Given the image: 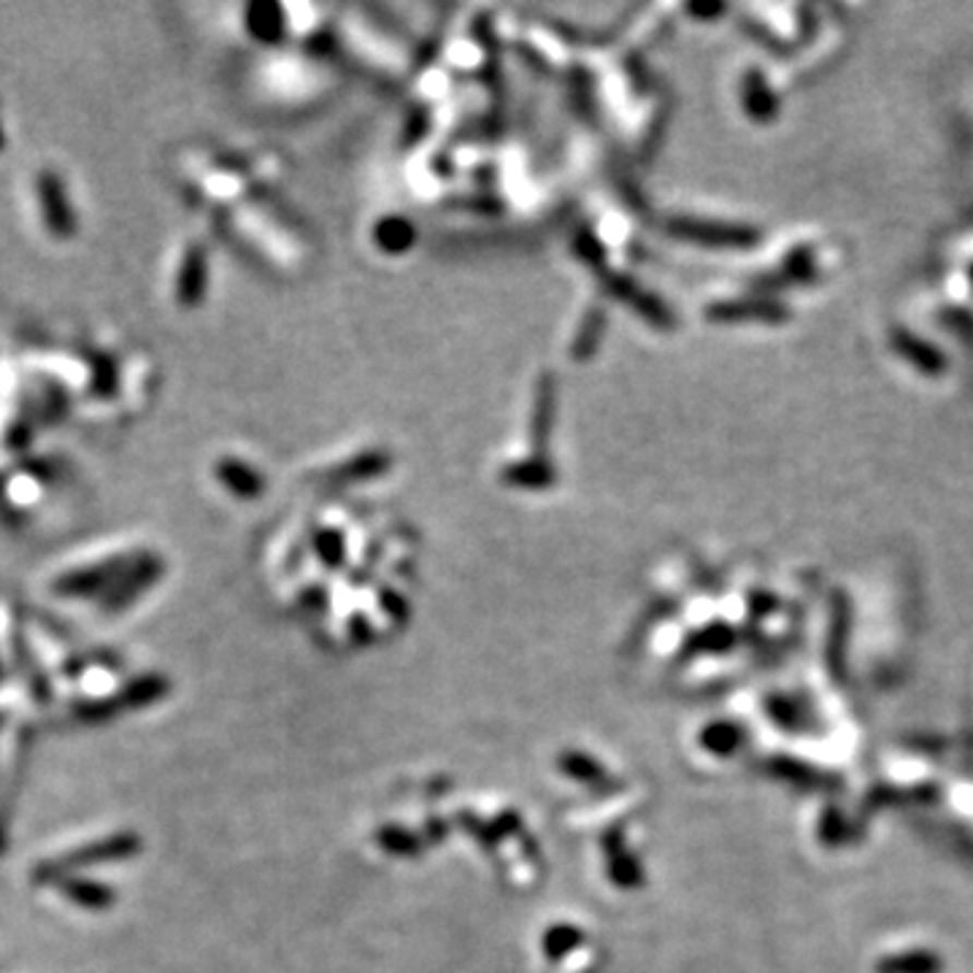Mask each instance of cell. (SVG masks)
<instances>
[{"label":"cell","instance_id":"cell-1","mask_svg":"<svg viewBox=\"0 0 973 973\" xmlns=\"http://www.w3.org/2000/svg\"><path fill=\"white\" fill-rule=\"evenodd\" d=\"M33 201H36L38 219H41L44 230L49 233V239L55 241H71L79 233V214L76 206L71 201V190L68 182L62 179L58 168L44 166L38 168L36 177H33Z\"/></svg>","mask_w":973,"mask_h":973},{"label":"cell","instance_id":"cell-2","mask_svg":"<svg viewBox=\"0 0 973 973\" xmlns=\"http://www.w3.org/2000/svg\"><path fill=\"white\" fill-rule=\"evenodd\" d=\"M55 468L49 463H27L20 471L9 473L3 487H0V497L9 508L14 512H27L36 503H41V497L47 495V487L52 482Z\"/></svg>","mask_w":973,"mask_h":973},{"label":"cell","instance_id":"cell-3","mask_svg":"<svg viewBox=\"0 0 973 973\" xmlns=\"http://www.w3.org/2000/svg\"><path fill=\"white\" fill-rule=\"evenodd\" d=\"M203 287H206V254L201 247H190L177 274V301L182 305H197Z\"/></svg>","mask_w":973,"mask_h":973},{"label":"cell","instance_id":"cell-4","mask_svg":"<svg viewBox=\"0 0 973 973\" xmlns=\"http://www.w3.org/2000/svg\"><path fill=\"white\" fill-rule=\"evenodd\" d=\"M3 146H5V128H3V120H0V152H3Z\"/></svg>","mask_w":973,"mask_h":973}]
</instances>
